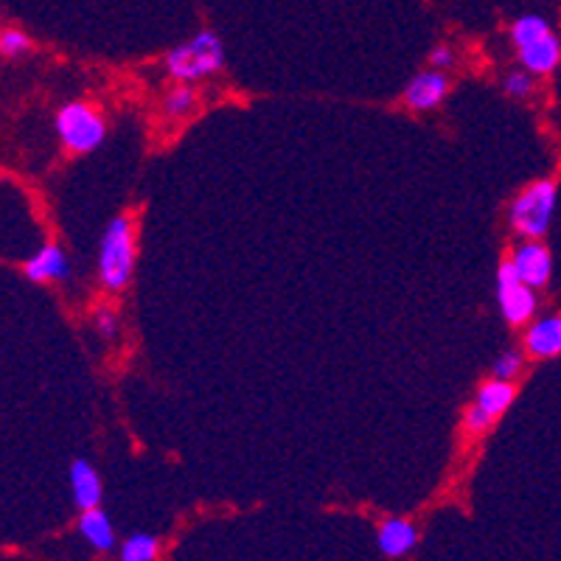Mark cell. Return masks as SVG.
I'll use <instances>...</instances> for the list:
<instances>
[{"label": "cell", "instance_id": "44dd1931", "mask_svg": "<svg viewBox=\"0 0 561 561\" xmlns=\"http://www.w3.org/2000/svg\"><path fill=\"white\" fill-rule=\"evenodd\" d=\"M93 323H96V332L102 334V337L113 340L115 334H118V314H115L110 307L96 309V318H93Z\"/></svg>", "mask_w": 561, "mask_h": 561}, {"label": "cell", "instance_id": "7c38bea8", "mask_svg": "<svg viewBox=\"0 0 561 561\" xmlns=\"http://www.w3.org/2000/svg\"><path fill=\"white\" fill-rule=\"evenodd\" d=\"M23 273L34 284H51V280H68L70 278V259L59 244H45L43 250L23 264Z\"/></svg>", "mask_w": 561, "mask_h": 561}, {"label": "cell", "instance_id": "8992f818", "mask_svg": "<svg viewBox=\"0 0 561 561\" xmlns=\"http://www.w3.org/2000/svg\"><path fill=\"white\" fill-rule=\"evenodd\" d=\"M497 304L508 325H525L536 314V289L519 278L511 259L497 270Z\"/></svg>", "mask_w": 561, "mask_h": 561}, {"label": "cell", "instance_id": "e0dca14e", "mask_svg": "<svg viewBox=\"0 0 561 561\" xmlns=\"http://www.w3.org/2000/svg\"><path fill=\"white\" fill-rule=\"evenodd\" d=\"M525 370V354L523 351H503L494 365H491V377L494 379H505V382H514Z\"/></svg>", "mask_w": 561, "mask_h": 561}, {"label": "cell", "instance_id": "9c48e42d", "mask_svg": "<svg viewBox=\"0 0 561 561\" xmlns=\"http://www.w3.org/2000/svg\"><path fill=\"white\" fill-rule=\"evenodd\" d=\"M70 497H73V505L79 511H90L99 508L104 500V483L102 474L88 458H73L70 460Z\"/></svg>", "mask_w": 561, "mask_h": 561}, {"label": "cell", "instance_id": "6da1fadb", "mask_svg": "<svg viewBox=\"0 0 561 561\" xmlns=\"http://www.w3.org/2000/svg\"><path fill=\"white\" fill-rule=\"evenodd\" d=\"M135 264H138L135 225L127 214H122L110 219L99 242V284L107 293H124L135 275Z\"/></svg>", "mask_w": 561, "mask_h": 561}, {"label": "cell", "instance_id": "2e32d148", "mask_svg": "<svg viewBox=\"0 0 561 561\" xmlns=\"http://www.w3.org/2000/svg\"><path fill=\"white\" fill-rule=\"evenodd\" d=\"M194 107H197V90L188 88L185 82L169 90L167 99H163V110H167L172 118H183V115L192 113Z\"/></svg>", "mask_w": 561, "mask_h": 561}, {"label": "cell", "instance_id": "277c9868", "mask_svg": "<svg viewBox=\"0 0 561 561\" xmlns=\"http://www.w3.org/2000/svg\"><path fill=\"white\" fill-rule=\"evenodd\" d=\"M556 199H559L556 180H534L530 185H525L508 208L511 228L517 230L523 239L542 242V237H548L550 222H553Z\"/></svg>", "mask_w": 561, "mask_h": 561}, {"label": "cell", "instance_id": "5bb4252c", "mask_svg": "<svg viewBox=\"0 0 561 561\" xmlns=\"http://www.w3.org/2000/svg\"><path fill=\"white\" fill-rule=\"evenodd\" d=\"M514 399H517V388H514V382H505V379L491 377L489 382H483L478 388L474 404H478V408H483L489 415H494V419H500V415H503L505 410L514 404Z\"/></svg>", "mask_w": 561, "mask_h": 561}, {"label": "cell", "instance_id": "5b68a950", "mask_svg": "<svg viewBox=\"0 0 561 561\" xmlns=\"http://www.w3.org/2000/svg\"><path fill=\"white\" fill-rule=\"evenodd\" d=\"M225 68V45L219 34L199 32L188 43L174 45L167 54V70L172 79L180 82H197V79L214 77Z\"/></svg>", "mask_w": 561, "mask_h": 561}, {"label": "cell", "instance_id": "4fadbf2b", "mask_svg": "<svg viewBox=\"0 0 561 561\" xmlns=\"http://www.w3.org/2000/svg\"><path fill=\"white\" fill-rule=\"evenodd\" d=\"M77 530H79V536H82L84 542L96 550V553H113V550L118 548L115 525H113V519H110V514L104 508L82 511V514H79Z\"/></svg>", "mask_w": 561, "mask_h": 561}, {"label": "cell", "instance_id": "d6986e66", "mask_svg": "<svg viewBox=\"0 0 561 561\" xmlns=\"http://www.w3.org/2000/svg\"><path fill=\"white\" fill-rule=\"evenodd\" d=\"M28 51H32V39H28L26 32H20V28H7V32H0V57L20 59V57H26Z\"/></svg>", "mask_w": 561, "mask_h": 561}, {"label": "cell", "instance_id": "8fae6325", "mask_svg": "<svg viewBox=\"0 0 561 561\" xmlns=\"http://www.w3.org/2000/svg\"><path fill=\"white\" fill-rule=\"evenodd\" d=\"M525 354L534 359L561 357V314H545L525 332Z\"/></svg>", "mask_w": 561, "mask_h": 561}, {"label": "cell", "instance_id": "9a60e30c", "mask_svg": "<svg viewBox=\"0 0 561 561\" xmlns=\"http://www.w3.org/2000/svg\"><path fill=\"white\" fill-rule=\"evenodd\" d=\"M160 556V539L154 534H138L127 536L122 545H118V561H158Z\"/></svg>", "mask_w": 561, "mask_h": 561}, {"label": "cell", "instance_id": "ba28073f", "mask_svg": "<svg viewBox=\"0 0 561 561\" xmlns=\"http://www.w3.org/2000/svg\"><path fill=\"white\" fill-rule=\"evenodd\" d=\"M449 96V77L444 70H421L410 79L404 88V104L415 113H427V110L440 107V102Z\"/></svg>", "mask_w": 561, "mask_h": 561}, {"label": "cell", "instance_id": "ac0fdd59", "mask_svg": "<svg viewBox=\"0 0 561 561\" xmlns=\"http://www.w3.org/2000/svg\"><path fill=\"white\" fill-rule=\"evenodd\" d=\"M503 90L508 93L511 99H517V102H525L528 96H534L536 90V79L534 73H528V70H511V73H505L503 79Z\"/></svg>", "mask_w": 561, "mask_h": 561}, {"label": "cell", "instance_id": "7402d4cb", "mask_svg": "<svg viewBox=\"0 0 561 561\" xmlns=\"http://www.w3.org/2000/svg\"><path fill=\"white\" fill-rule=\"evenodd\" d=\"M430 65H433L435 70H447L455 65V51L449 48V45H435L433 51H430Z\"/></svg>", "mask_w": 561, "mask_h": 561}, {"label": "cell", "instance_id": "30bf717a", "mask_svg": "<svg viewBox=\"0 0 561 561\" xmlns=\"http://www.w3.org/2000/svg\"><path fill=\"white\" fill-rule=\"evenodd\" d=\"M377 545L385 559H404L419 545V528L408 517H388L379 523Z\"/></svg>", "mask_w": 561, "mask_h": 561}, {"label": "cell", "instance_id": "ffe728a7", "mask_svg": "<svg viewBox=\"0 0 561 561\" xmlns=\"http://www.w3.org/2000/svg\"><path fill=\"white\" fill-rule=\"evenodd\" d=\"M494 421H497L494 415H489L483 408L472 404V408L466 410V415H463V427L469 435H485L491 427H494Z\"/></svg>", "mask_w": 561, "mask_h": 561}, {"label": "cell", "instance_id": "7a4b0ae2", "mask_svg": "<svg viewBox=\"0 0 561 561\" xmlns=\"http://www.w3.org/2000/svg\"><path fill=\"white\" fill-rule=\"evenodd\" d=\"M511 43L523 68L534 77H548L561 62V39L539 14H523L511 23Z\"/></svg>", "mask_w": 561, "mask_h": 561}, {"label": "cell", "instance_id": "3957f363", "mask_svg": "<svg viewBox=\"0 0 561 561\" xmlns=\"http://www.w3.org/2000/svg\"><path fill=\"white\" fill-rule=\"evenodd\" d=\"M54 129H57L62 147L73 154L96 152L107 138V118L102 110L90 102H68L54 115Z\"/></svg>", "mask_w": 561, "mask_h": 561}, {"label": "cell", "instance_id": "52a82bcc", "mask_svg": "<svg viewBox=\"0 0 561 561\" xmlns=\"http://www.w3.org/2000/svg\"><path fill=\"white\" fill-rule=\"evenodd\" d=\"M511 262H514V270L530 289L548 287L550 273H553V259H550V250L539 239H525L514 250Z\"/></svg>", "mask_w": 561, "mask_h": 561}]
</instances>
